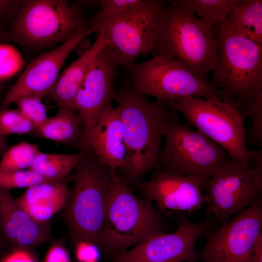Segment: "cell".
Instances as JSON below:
<instances>
[{"instance_id": "cell-28", "label": "cell", "mask_w": 262, "mask_h": 262, "mask_svg": "<svg viewBox=\"0 0 262 262\" xmlns=\"http://www.w3.org/2000/svg\"><path fill=\"white\" fill-rule=\"evenodd\" d=\"M36 172L29 169L20 171L0 172V189L10 190L12 189L28 188L32 185L47 181H51Z\"/></svg>"}, {"instance_id": "cell-41", "label": "cell", "mask_w": 262, "mask_h": 262, "mask_svg": "<svg viewBox=\"0 0 262 262\" xmlns=\"http://www.w3.org/2000/svg\"><path fill=\"white\" fill-rule=\"evenodd\" d=\"M0 88H1V83L0 82Z\"/></svg>"}, {"instance_id": "cell-19", "label": "cell", "mask_w": 262, "mask_h": 262, "mask_svg": "<svg viewBox=\"0 0 262 262\" xmlns=\"http://www.w3.org/2000/svg\"><path fill=\"white\" fill-rule=\"evenodd\" d=\"M65 181H47L32 185L16 201L37 221L48 222L67 204L70 191Z\"/></svg>"}, {"instance_id": "cell-20", "label": "cell", "mask_w": 262, "mask_h": 262, "mask_svg": "<svg viewBox=\"0 0 262 262\" xmlns=\"http://www.w3.org/2000/svg\"><path fill=\"white\" fill-rule=\"evenodd\" d=\"M106 42L101 34L91 47L72 62L63 71L48 95L58 108L73 109V104L82 83L95 59L104 48Z\"/></svg>"}, {"instance_id": "cell-15", "label": "cell", "mask_w": 262, "mask_h": 262, "mask_svg": "<svg viewBox=\"0 0 262 262\" xmlns=\"http://www.w3.org/2000/svg\"><path fill=\"white\" fill-rule=\"evenodd\" d=\"M118 67L105 46L95 59L80 86L74 102L73 110L82 120L84 130L83 143L103 109L112 102Z\"/></svg>"}, {"instance_id": "cell-16", "label": "cell", "mask_w": 262, "mask_h": 262, "mask_svg": "<svg viewBox=\"0 0 262 262\" xmlns=\"http://www.w3.org/2000/svg\"><path fill=\"white\" fill-rule=\"evenodd\" d=\"M136 185L144 198L161 211L190 213L208 201L203 184L191 177L156 171L148 180Z\"/></svg>"}, {"instance_id": "cell-32", "label": "cell", "mask_w": 262, "mask_h": 262, "mask_svg": "<svg viewBox=\"0 0 262 262\" xmlns=\"http://www.w3.org/2000/svg\"><path fill=\"white\" fill-rule=\"evenodd\" d=\"M75 255L79 262H97L99 257L98 246L88 241H80L75 244Z\"/></svg>"}, {"instance_id": "cell-36", "label": "cell", "mask_w": 262, "mask_h": 262, "mask_svg": "<svg viewBox=\"0 0 262 262\" xmlns=\"http://www.w3.org/2000/svg\"><path fill=\"white\" fill-rule=\"evenodd\" d=\"M253 251L254 262H262V232L258 234L255 242Z\"/></svg>"}, {"instance_id": "cell-26", "label": "cell", "mask_w": 262, "mask_h": 262, "mask_svg": "<svg viewBox=\"0 0 262 262\" xmlns=\"http://www.w3.org/2000/svg\"><path fill=\"white\" fill-rule=\"evenodd\" d=\"M239 111L244 118L249 117L251 120V125L246 137V143L249 141L256 148L262 147V92L242 105Z\"/></svg>"}, {"instance_id": "cell-21", "label": "cell", "mask_w": 262, "mask_h": 262, "mask_svg": "<svg viewBox=\"0 0 262 262\" xmlns=\"http://www.w3.org/2000/svg\"><path fill=\"white\" fill-rule=\"evenodd\" d=\"M40 136L57 144L82 147L83 127L79 115L73 109L59 108L56 115L47 120L35 131Z\"/></svg>"}, {"instance_id": "cell-27", "label": "cell", "mask_w": 262, "mask_h": 262, "mask_svg": "<svg viewBox=\"0 0 262 262\" xmlns=\"http://www.w3.org/2000/svg\"><path fill=\"white\" fill-rule=\"evenodd\" d=\"M36 130L34 125L18 109L0 112V135L24 134Z\"/></svg>"}, {"instance_id": "cell-18", "label": "cell", "mask_w": 262, "mask_h": 262, "mask_svg": "<svg viewBox=\"0 0 262 262\" xmlns=\"http://www.w3.org/2000/svg\"><path fill=\"white\" fill-rule=\"evenodd\" d=\"M84 148H89L111 170L123 167L127 150L123 125L119 113L112 102L102 111L83 143Z\"/></svg>"}, {"instance_id": "cell-3", "label": "cell", "mask_w": 262, "mask_h": 262, "mask_svg": "<svg viewBox=\"0 0 262 262\" xmlns=\"http://www.w3.org/2000/svg\"><path fill=\"white\" fill-rule=\"evenodd\" d=\"M110 171L112 185L98 246L114 260L150 237L164 233V227L153 203L135 195L116 170Z\"/></svg>"}, {"instance_id": "cell-34", "label": "cell", "mask_w": 262, "mask_h": 262, "mask_svg": "<svg viewBox=\"0 0 262 262\" xmlns=\"http://www.w3.org/2000/svg\"><path fill=\"white\" fill-rule=\"evenodd\" d=\"M43 262H70L66 248L60 244H54L48 250Z\"/></svg>"}, {"instance_id": "cell-31", "label": "cell", "mask_w": 262, "mask_h": 262, "mask_svg": "<svg viewBox=\"0 0 262 262\" xmlns=\"http://www.w3.org/2000/svg\"><path fill=\"white\" fill-rule=\"evenodd\" d=\"M142 0H100L95 19H102L120 13L139 4Z\"/></svg>"}, {"instance_id": "cell-1", "label": "cell", "mask_w": 262, "mask_h": 262, "mask_svg": "<svg viewBox=\"0 0 262 262\" xmlns=\"http://www.w3.org/2000/svg\"><path fill=\"white\" fill-rule=\"evenodd\" d=\"M113 99L117 103L127 150L121 170L137 183L155 168L167 126L178 118L177 112L161 99H148L125 76L115 86Z\"/></svg>"}, {"instance_id": "cell-12", "label": "cell", "mask_w": 262, "mask_h": 262, "mask_svg": "<svg viewBox=\"0 0 262 262\" xmlns=\"http://www.w3.org/2000/svg\"><path fill=\"white\" fill-rule=\"evenodd\" d=\"M262 228V202L259 198L221 227L203 234L204 246L196 252L200 262H254L253 246Z\"/></svg>"}, {"instance_id": "cell-39", "label": "cell", "mask_w": 262, "mask_h": 262, "mask_svg": "<svg viewBox=\"0 0 262 262\" xmlns=\"http://www.w3.org/2000/svg\"><path fill=\"white\" fill-rule=\"evenodd\" d=\"M2 243H3V241H2V237H1L0 231V249L1 247Z\"/></svg>"}, {"instance_id": "cell-24", "label": "cell", "mask_w": 262, "mask_h": 262, "mask_svg": "<svg viewBox=\"0 0 262 262\" xmlns=\"http://www.w3.org/2000/svg\"><path fill=\"white\" fill-rule=\"evenodd\" d=\"M209 28L224 23L241 0H182Z\"/></svg>"}, {"instance_id": "cell-13", "label": "cell", "mask_w": 262, "mask_h": 262, "mask_svg": "<svg viewBox=\"0 0 262 262\" xmlns=\"http://www.w3.org/2000/svg\"><path fill=\"white\" fill-rule=\"evenodd\" d=\"M177 230L154 235L118 256L123 262H197L196 245L198 238L213 226V219L195 222L186 214L177 217Z\"/></svg>"}, {"instance_id": "cell-23", "label": "cell", "mask_w": 262, "mask_h": 262, "mask_svg": "<svg viewBox=\"0 0 262 262\" xmlns=\"http://www.w3.org/2000/svg\"><path fill=\"white\" fill-rule=\"evenodd\" d=\"M83 155V151L70 154L49 153L40 151L30 169L52 180H66L76 168Z\"/></svg>"}, {"instance_id": "cell-2", "label": "cell", "mask_w": 262, "mask_h": 262, "mask_svg": "<svg viewBox=\"0 0 262 262\" xmlns=\"http://www.w3.org/2000/svg\"><path fill=\"white\" fill-rule=\"evenodd\" d=\"M218 40L182 0L164 1L151 53L176 60L205 80L217 61Z\"/></svg>"}, {"instance_id": "cell-17", "label": "cell", "mask_w": 262, "mask_h": 262, "mask_svg": "<svg viewBox=\"0 0 262 262\" xmlns=\"http://www.w3.org/2000/svg\"><path fill=\"white\" fill-rule=\"evenodd\" d=\"M0 231L12 248L33 249L50 240L49 221L34 219L17 203L10 190L0 189Z\"/></svg>"}, {"instance_id": "cell-14", "label": "cell", "mask_w": 262, "mask_h": 262, "mask_svg": "<svg viewBox=\"0 0 262 262\" xmlns=\"http://www.w3.org/2000/svg\"><path fill=\"white\" fill-rule=\"evenodd\" d=\"M93 32L86 26L54 49L42 54L32 62L0 103V112L24 97L40 99L54 86L66 59L72 51Z\"/></svg>"}, {"instance_id": "cell-25", "label": "cell", "mask_w": 262, "mask_h": 262, "mask_svg": "<svg viewBox=\"0 0 262 262\" xmlns=\"http://www.w3.org/2000/svg\"><path fill=\"white\" fill-rule=\"evenodd\" d=\"M38 146L26 141L8 148L0 160V172L24 170L32 166L36 155L40 152Z\"/></svg>"}, {"instance_id": "cell-37", "label": "cell", "mask_w": 262, "mask_h": 262, "mask_svg": "<svg viewBox=\"0 0 262 262\" xmlns=\"http://www.w3.org/2000/svg\"><path fill=\"white\" fill-rule=\"evenodd\" d=\"M8 148V136L0 135V158Z\"/></svg>"}, {"instance_id": "cell-6", "label": "cell", "mask_w": 262, "mask_h": 262, "mask_svg": "<svg viewBox=\"0 0 262 262\" xmlns=\"http://www.w3.org/2000/svg\"><path fill=\"white\" fill-rule=\"evenodd\" d=\"M163 0H142L137 5L107 18L88 21L93 33L104 38L115 63L122 69L151 53Z\"/></svg>"}, {"instance_id": "cell-5", "label": "cell", "mask_w": 262, "mask_h": 262, "mask_svg": "<svg viewBox=\"0 0 262 262\" xmlns=\"http://www.w3.org/2000/svg\"><path fill=\"white\" fill-rule=\"evenodd\" d=\"M76 167L65 218L73 244L88 241L98 246L112 185L110 169L89 149Z\"/></svg>"}, {"instance_id": "cell-10", "label": "cell", "mask_w": 262, "mask_h": 262, "mask_svg": "<svg viewBox=\"0 0 262 262\" xmlns=\"http://www.w3.org/2000/svg\"><path fill=\"white\" fill-rule=\"evenodd\" d=\"M207 198L206 217L221 226L234 214L251 205L262 191V150H250V160L246 164L231 161L223 165L205 184Z\"/></svg>"}, {"instance_id": "cell-40", "label": "cell", "mask_w": 262, "mask_h": 262, "mask_svg": "<svg viewBox=\"0 0 262 262\" xmlns=\"http://www.w3.org/2000/svg\"><path fill=\"white\" fill-rule=\"evenodd\" d=\"M112 262H121L117 260H114Z\"/></svg>"}, {"instance_id": "cell-11", "label": "cell", "mask_w": 262, "mask_h": 262, "mask_svg": "<svg viewBox=\"0 0 262 262\" xmlns=\"http://www.w3.org/2000/svg\"><path fill=\"white\" fill-rule=\"evenodd\" d=\"M123 69L125 77L141 93L165 102L188 97L207 98L217 94L210 83L174 59L153 56Z\"/></svg>"}, {"instance_id": "cell-33", "label": "cell", "mask_w": 262, "mask_h": 262, "mask_svg": "<svg viewBox=\"0 0 262 262\" xmlns=\"http://www.w3.org/2000/svg\"><path fill=\"white\" fill-rule=\"evenodd\" d=\"M0 262H38V261L32 249L15 247L7 252Z\"/></svg>"}, {"instance_id": "cell-30", "label": "cell", "mask_w": 262, "mask_h": 262, "mask_svg": "<svg viewBox=\"0 0 262 262\" xmlns=\"http://www.w3.org/2000/svg\"><path fill=\"white\" fill-rule=\"evenodd\" d=\"M14 103L17 105L18 110L34 125L36 130L48 118L46 107L39 98L24 97L18 98Z\"/></svg>"}, {"instance_id": "cell-38", "label": "cell", "mask_w": 262, "mask_h": 262, "mask_svg": "<svg viewBox=\"0 0 262 262\" xmlns=\"http://www.w3.org/2000/svg\"><path fill=\"white\" fill-rule=\"evenodd\" d=\"M10 42L8 31H3L0 27V43Z\"/></svg>"}, {"instance_id": "cell-29", "label": "cell", "mask_w": 262, "mask_h": 262, "mask_svg": "<svg viewBox=\"0 0 262 262\" xmlns=\"http://www.w3.org/2000/svg\"><path fill=\"white\" fill-rule=\"evenodd\" d=\"M24 65V59L15 47L0 43V81L15 75Z\"/></svg>"}, {"instance_id": "cell-22", "label": "cell", "mask_w": 262, "mask_h": 262, "mask_svg": "<svg viewBox=\"0 0 262 262\" xmlns=\"http://www.w3.org/2000/svg\"><path fill=\"white\" fill-rule=\"evenodd\" d=\"M222 24L229 30L262 45V0H241Z\"/></svg>"}, {"instance_id": "cell-7", "label": "cell", "mask_w": 262, "mask_h": 262, "mask_svg": "<svg viewBox=\"0 0 262 262\" xmlns=\"http://www.w3.org/2000/svg\"><path fill=\"white\" fill-rule=\"evenodd\" d=\"M164 139L156 171L191 177L203 187L219 168L232 161L220 146L178 119L169 122Z\"/></svg>"}, {"instance_id": "cell-9", "label": "cell", "mask_w": 262, "mask_h": 262, "mask_svg": "<svg viewBox=\"0 0 262 262\" xmlns=\"http://www.w3.org/2000/svg\"><path fill=\"white\" fill-rule=\"evenodd\" d=\"M88 25L79 9L67 0H22L8 33L10 41L37 48L63 43Z\"/></svg>"}, {"instance_id": "cell-35", "label": "cell", "mask_w": 262, "mask_h": 262, "mask_svg": "<svg viewBox=\"0 0 262 262\" xmlns=\"http://www.w3.org/2000/svg\"><path fill=\"white\" fill-rule=\"evenodd\" d=\"M22 0H0V22L16 17Z\"/></svg>"}, {"instance_id": "cell-4", "label": "cell", "mask_w": 262, "mask_h": 262, "mask_svg": "<svg viewBox=\"0 0 262 262\" xmlns=\"http://www.w3.org/2000/svg\"><path fill=\"white\" fill-rule=\"evenodd\" d=\"M212 30L218 40L210 83L222 100L239 108L262 92V45L222 23Z\"/></svg>"}, {"instance_id": "cell-8", "label": "cell", "mask_w": 262, "mask_h": 262, "mask_svg": "<svg viewBox=\"0 0 262 262\" xmlns=\"http://www.w3.org/2000/svg\"><path fill=\"white\" fill-rule=\"evenodd\" d=\"M165 103L182 114L188 125L196 128L223 148L232 161L249 162L250 150L246 143L244 118L237 107L216 94L207 98H181Z\"/></svg>"}]
</instances>
